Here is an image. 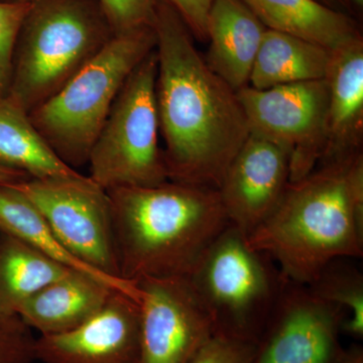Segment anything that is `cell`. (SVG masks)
<instances>
[{
	"instance_id": "obj_1",
	"label": "cell",
	"mask_w": 363,
	"mask_h": 363,
	"mask_svg": "<svg viewBox=\"0 0 363 363\" xmlns=\"http://www.w3.org/2000/svg\"><path fill=\"white\" fill-rule=\"evenodd\" d=\"M156 98L169 181L218 189L250 135L238 92L214 73L192 33L159 0Z\"/></svg>"
},
{
	"instance_id": "obj_2",
	"label": "cell",
	"mask_w": 363,
	"mask_h": 363,
	"mask_svg": "<svg viewBox=\"0 0 363 363\" xmlns=\"http://www.w3.org/2000/svg\"><path fill=\"white\" fill-rule=\"evenodd\" d=\"M247 241L298 285H311L334 260L362 257V150L320 162L290 182L278 207Z\"/></svg>"
},
{
	"instance_id": "obj_3",
	"label": "cell",
	"mask_w": 363,
	"mask_h": 363,
	"mask_svg": "<svg viewBox=\"0 0 363 363\" xmlns=\"http://www.w3.org/2000/svg\"><path fill=\"white\" fill-rule=\"evenodd\" d=\"M119 274L188 279L229 225L217 189L167 181L107 191Z\"/></svg>"
},
{
	"instance_id": "obj_4",
	"label": "cell",
	"mask_w": 363,
	"mask_h": 363,
	"mask_svg": "<svg viewBox=\"0 0 363 363\" xmlns=\"http://www.w3.org/2000/svg\"><path fill=\"white\" fill-rule=\"evenodd\" d=\"M114 37L99 0H35L16 39L6 96L30 113Z\"/></svg>"
},
{
	"instance_id": "obj_5",
	"label": "cell",
	"mask_w": 363,
	"mask_h": 363,
	"mask_svg": "<svg viewBox=\"0 0 363 363\" xmlns=\"http://www.w3.org/2000/svg\"><path fill=\"white\" fill-rule=\"evenodd\" d=\"M156 45L152 26L116 35L59 92L28 113L62 162L74 169L88 164L117 95Z\"/></svg>"
},
{
	"instance_id": "obj_6",
	"label": "cell",
	"mask_w": 363,
	"mask_h": 363,
	"mask_svg": "<svg viewBox=\"0 0 363 363\" xmlns=\"http://www.w3.org/2000/svg\"><path fill=\"white\" fill-rule=\"evenodd\" d=\"M214 322V333L259 342L286 279L266 253L229 224L188 278Z\"/></svg>"
},
{
	"instance_id": "obj_7",
	"label": "cell",
	"mask_w": 363,
	"mask_h": 363,
	"mask_svg": "<svg viewBox=\"0 0 363 363\" xmlns=\"http://www.w3.org/2000/svg\"><path fill=\"white\" fill-rule=\"evenodd\" d=\"M156 50L130 74L91 150L90 178L105 191L169 181L160 147Z\"/></svg>"
},
{
	"instance_id": "obj_8",
	"label": "cell",
	"mask_w": 363,
	"mask_h": 363,
	"mask_svg": "<svg viewBox=\"0 0 363 363\" xmlns=\"http://www.w3.org/2000/svg\"><path fill=\"white\" fill-rule=\"evenodd\" d=\"M13 185L37 207L72 255L97 271L121 278L107 191L84 175L26 179Z\"/></svg>"
},
{
	"instance_id": "obj_9",
	"label": "cell",
	"mask_w": 363,
	"mask_h": 363,
	"mask_svg": "<svg viewBox=\"0 0 363 363\" xmlns=\"http://www.w3.org/2000/svg\"><path fill=\"white\" fill-rule=\"evenodd\" d=\"M250 133L262 136L286 152L290 182L316 168L326 145L328 88L325 79L259 90L238 91Z\"/></svg>"
},
{
	"instance_id": "obj_10",
	"label": "cell",
	"mask_w": 363,
	"mask_h": 363,
	"mask_svg": "<svg viewBox=\"0 0 363 363\" xmlns=\"http://www.w3.org/2000/svg\"><path fill=\"white\" fill-rule=\"evenodd\" d=\"M346 313L286 279L252 363H342Z\"/></svg>"
},
{
	"instance_id": "obj_11",
	"label": "cell",
	"mask_w": 363,
	"mask_h": 363,
	"mask_svg": "<svg viewBox=\"0 0 363 363\" xmlns=\"http://www.w3.org/2000/svg\"><path fill=\"white\" fill-rule=\"evenodd\" d=\"M140 363H189L214 334L211 315L188 279H143Z\"/></svg>"
},
{
	"instance_id": "obj_12",
	"label": "cell",
	"mask_w": 363,
	"mask_h": 363,
	"mask_svg": "<svg viewBox=\"0 0 363 363\" xmlns=\"http://www.w3.org/2000/svg\"><path fill=\"white\" fill-rule=\"evenodd\" d=\"M43 363H140V308L121 292L84 323L64 333L35 338Z\"/></svg>"
},
{
	"instance_id": "obj_13",
	"label": "cell",
	"mask_w": 363,
	"mask_h": 363,
	"mask_svg": "<svg viewBox=\"0 0 363 363\" xmlns=\"http://www.w3.org/2000/svg\"><path fill=\"white\" fill-rule=\"evenodd\" d=\"M289 184L285 150L250 133L217 190L229 223L248 238L276 210Z\"/></svg>"
},
{
	"instance_id": "obj_14",
	"label": "cell",
	"mask_w": 363,
	"mask_h": 363,
	"mask_svg": "<svg viewBox=\"0 0 363 363\" xmlns=\"http://www.w3.org/2000/svg\"><path fill=\"white\" fill-rule=\"evenodd\" d=\"M324 79L328 88V105L326 145L320 162L362 150V35L331 50Z\"/></svg>"
},
{
	"instance_id": "obj_15",
	"label": "cell",
	"mask_w": 363,
	"mask_h": 363,
	"mask_svg": "<svg viewBox=\"0 0 363 363\" xmlns=\"http://www.w3.org/2000/svg\"><path fill=\"white\" fill-rule=\"evenodd\" d=\"M267 26L241 0H213L207 21L205 61L238 92L250 83V73Z\"/></svg>"
},
{
	"instance_id": "obj_16",
	"label": "cell",
	"mask_w": 363,
	"mask_h": 363,
	"mask_svg": "<svg viewBox=\"0 0 363 363\" xmlns=\"http://www.w3.org/2000/svg\"><path fill=\"white\" fill-rule=\"evenodd\" d=\"M114 292L94 277L72 269L26 301L18 315L40 335L64 333L94 316Z\"/></svg>"
},
{
	"instance_id": "obj_17",
	"label": "cell",
	"mask_w": 363,
	"mask_h": 363,
	"mask_svg": "<svg viewBox=\"0 0 363 363\" xmlns=\"http://www.w3.org/2000/svg\"><path fill=\"white\" fill-rule=\"evenodd\" d=\"M0 233L13 236L68 269L90 274L140 302V289L135 281L108 276L72 255L37 207L13 184L0 185Z\"/></svg>"
},
{
	"instance_id": "obj_18",
	"label": "cell",
	"mask_w": 363,
	"mask_h": 363,
	"mask_svg": "<svg viewBox=\"0 0 363 363\" xmlns=\"http://www.w3.org/2000/svg\"><path fill=\"white\" fill-rule=\"evenodd\" d=\"M271 30L291 33L329 50L362 35L359 21L316 0H241Z\"/></svg>"
},
{
	"instance_id": "obj_19",
	"label": "cell",
	"mask_w": 363,
	"mask_h": 363,
	"mask_svg": "<svg viewBox=\"0 0 363 363\" xmlns=\"http://www.w3.org/2000/svg\"><path fill=\"white\" fill-rule=\"evenodd\" d=\"M331 50L279 30L267 28L253 63L248 86H276L324 79Z\"/></svg>"
},
{
	"instance_id": "obj_20",
	"label": "cell",
	"mask_w": 363,
	"mask_h": 363,
	"mask_svg": "<svg viewBox=\"0 0 363 363\" xmlns=\"http://www.w3.org/2000/svg\"><path fill=\"white\" fill-rule=\"evenodd\" d=\"M0 164L30 179H70L82 175L62 162L28 112L9 96L0 99Z\"/></svg>"
},
{
	"instance_id": "obj_21",
	"label": "cell",
	"mask_w": 363,
	"mask_h": 363,
	"mask_svg": "<svg viewBox=\"0 0 363 363\" xmlns=\"http://www.w3.org/2000/svg\"><path fill=\"white\" fill-rule=\"evenodd\" d=\"M70 271L18 238L0 233V309L6 314L18 315L26 301Z\"/></svg>"
},
{
	"instance_id": "obj_22",
	"label": "cell",
	"mask_w": 363,
	"mask_h": 363,
	"mask_svg": "<svg viewBox=\"0 0 363 363\" xmlns=\"http://www.w3.org/2000/svg\"><path fill=\"white\" fill-rule=\"evenodd\" d=\"M344 259L334 260L308 286L322 300L345 311L342 331L359 339L363 336V279Z\"/></svg>"
},
{
	"instance_id": "obj_23",
	"label": "cell",
	"mask_w": 363,
	"mask_h": 363,
	"mask_svg": "<svg viewBox=\"0 0 363 363\" xmlns=\"http://www.w3.org/2000/svg\"><path fill=\"white\" fill-rule=\"evenodd\" d=\"M30 7V4L0 1V99L9 93L14 47Z\"/></svg>"
},
{
	"instance_id": "obj_24",
	"label": "cell",
	"mask_w": 363,
	"mask_h": 363,
	"mask_svg": "<svg viewBox=\"0 0 363 363\" xmlns=\"http://www.w3.org/2000/svg\"><path fill=\"white\" fill-rule=\"evenodd\" d=\"M114 35L152 26L159 0H99Z\"/></svg>"
},
{
	"instance_id": "obj_25",
	"label": "cell",
	"mask_w": 363,
	"mask_h": 363,
	"mask_svg": "<svg viewBox=\"0 0 363 363\" xmlns=\"http://www.w3.org/2000/svg\"><path fill=\"white\" fill-rule=\"evenodd\" d=\"M35 338L18 315L0 324V363H33Z\"/></svg>"
},
{
	"instance_id": "obj_26",
	"label": "cell",
	"mask_w": 363,
	"mask_h": 363,
	"mask_svg": "<svg viewBox=\"0 0 363 363\" xmlns=\"http://www.w3.org/2000/svg\"><path fill=\"white\" fill-rule=\"evenodd\" d=\"M257 343L214 333L189 363H252Z\"/></svg>"
},
{
	"instance_id": "obj_27",
	"label": "cell",
	"mask_w": 363,
	"mask_h": 363,
	"mask_svg": "<svg viewBox=\"0 0 363 363\" xmlns=\"http://www.w3.org/2000/svg\"><path fill=\"white\" fill-rule=\"evenodd\" d=\"M181 16L195 40L207 42L208 14L213 0H164Z\"/></svg>"
},
{
	"instance_id": "obj_28",
	"label": "cell",
	"mask_w": 363,
	"mask_h": 363,
	"mask_svg": "<svg viewBox=\"0 0 363 363\" xmlns=\"http://www.w3.org/2000/svg\"><path fill=\"white\" fill-rule=\"evenodd\" d=\"M28 178L26 174L23 172L9 168L0 164V185H9V184H16L18 182L25 181Z\"/></svg>"
},
{
	"instance_id": "obj_29",
	"label": "cell",
	"mask_w": 363,
	"mask_h": 363,
	"mask_svg": "<svg viewBox=\"0 0 363 363\" xmlns=\"http://www.w3.org/2000/svg\"><path fill=\"white\" fill-rule=\"evenodd\" d=\"M342 363H363V350L362 346L354 345L346 350Z\"/></svg>"
},
{
	"instance_id": "obj_30",
	"label": "cell",
	"mask_w": 363,
	"mask_h": 363,
	"mask_svg": "<svg viewBox=\"0 0 363 363\" xmlns=\"http://www.w3.org/2000/svg\"><path fill=\"white\" fill-rule=\"evenodd\" d=\"M342 1L346 9H347L348 13H350L351 16L355 18V16L362 14L363 0H342Z\"/></svg>"
},
{
	"instance_id": "obj_31",
	"label": "cell",
	"mask_w": 363,
	"mask_h": 363,
	"mask_svg": "<svg viewBox=\"0 0 363 363\" xmlns=\"http://www.w3.org/2000/svg\"><path fill=\"white\" fill-rule=\"evenodd\" d=\"M317 2L321 4L322 6L329 7V9H334V11H340V13H348L347 9L344 6L342 0H316Z\"/></svg>"
},
{
	"instance_id": "obj_32",
	"label": "cell",
	"mask_w": 363,
	"mask_h": 363,
	"mask_svg": "<svg viewBox=\"0 0 363 363\" xmlns=\"http://www.w3.org/2000/svg\"><path fill=\"white\" fill-rule=\"evenodd\" d=\"M16 316V315H9L6 314V312L2 311L0 309V324L4 323V322L7 321V320L11 319V318Z\"/></svg>"
},
{
	"instance_id": "obj_33",
	"label": "cell",
	"mask_w": 363,
	"mask_h": 363,
	"mask_svg": "<svg viewBox=\"0 0 363 363\" xmlns=\"http://www.w3.org/2000/svg\"><path fill=\"white\" fill-rule=\"evenodd\" d=\"M6 2H20V4H32L35 0H0Z\"/></svg>"
}]
</instances>
